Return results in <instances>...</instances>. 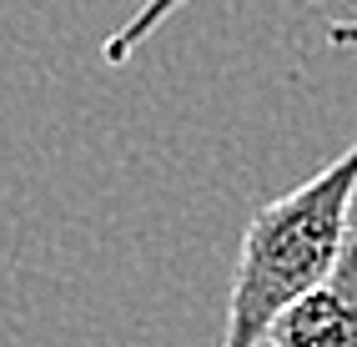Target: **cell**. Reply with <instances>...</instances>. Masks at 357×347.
Segmentation results:
<instances>
[{"instance_id": "2", "label": "cell", "mask_w": 357, "mask_h": 347, "mask_svg": "<svg viewBox=\"0 0 357 347\" xmlns=\"http://www.w3.org/2000/svg\"><path fill=\"white\" fill-rule=\"evenodd\" d=\"M272 347H357V231L347 237L342 262L322 287L282 312L267 332Z\"/></svg>"}, {"instance_id": "3", "label": "cell", "mask_w": 357, "mask_h": 347, "mask_svg": "<svg viewBox=\"0 0 357 347\" xmlns=\"http://www.w3.org/2000/svg\"><path fill=\"white\" fill-rule=\"evenodd\" d=\"M181 6H192V0H141V10L126 20V26L106 36L101 61H106V65H126V61H131V56H136L141 45H146V40H151V36L166 26V20H172Z\"/></svg>"}, {"instance_id": "1", "label": "cell", "mask_w": 357, "mask_h": 347, "mask_svg": "<svg viewBox=\"0 0 357 347\" xmlns=\"http://www.w3.org/2000/svg\"><path fill=\"white\" fill-rule=\"evenodd\" d=\"M352 206H357V141L337 161H327L317 176H307L297 192L257 206L247 217L227 292L222 347H261L272 322L297 297L327 282L347 252V237L357 231Z\"/></svg>"}, {"instance_id": "4", "label": "cell", "mask_w": 357, "mask_h": 347, "mask_svg": "<svg viewBox=\"0 0 357 347\" xmlns=\"http://www.w3.org/2000/svg\"><path fill=\"white\" fill-rule=\"evenodd\" d=\"M327 45H332V51H357V20H337V26H327Z\"/></svg>"}]
</instances>
